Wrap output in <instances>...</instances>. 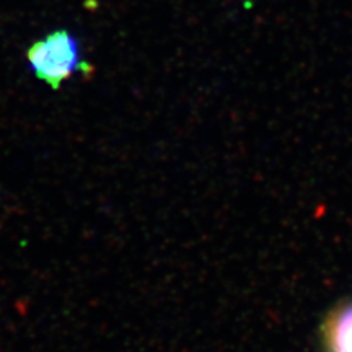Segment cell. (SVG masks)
I'll use <instances>...</instances> for the list:
<instances>
[{"label":"cell","instance_id":"obj_1","mask_svg":"<svg viewBox=\"0 0 352 352\" xmlns=\"http://www.w3.org/2000/svg\"><path fill=\"white\" fill-rule=\"evenodd\" d=\"M25 56L34 78L54 91L60 90L72 77H90L94 74V65L83 59L80 39L64 28L36 39L26 50Z\"/></svg>","mask_w":352,"mask_h":352},{"label":"cell","instance_id":"obj_2","mask_svg":"<svg viewBox=\"0 0 352 352\" xmlns=\"http://www.w3.org/2000/svg\"><path fill=\"white\" fill-rule=\"evenodd\" d=\"M323 331L328 352H352V303L329 315Z\"/></svg>","mask_w":352,"mask_h":352}]
</instances>
